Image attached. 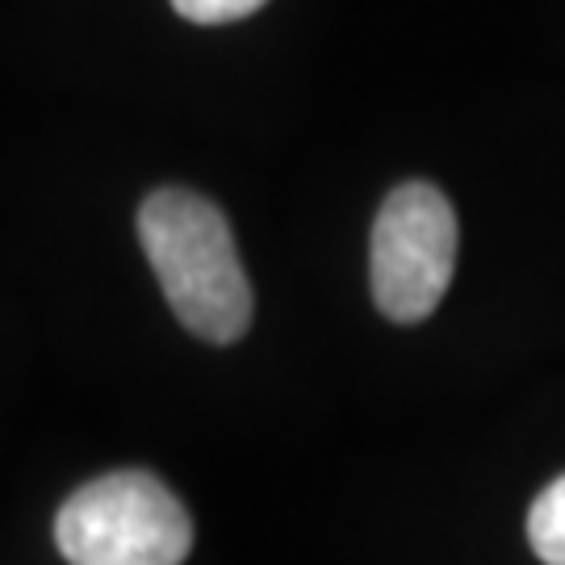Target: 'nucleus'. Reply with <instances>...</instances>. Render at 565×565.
<instances>
[{
    "instance_id": "f257e3e1",
    "label": "nucleus",
    "mask_w": 565,
    "mask_h": 565,
    "mask_svg": "<svg viewBox=\"0 0 565 565\" xmlns=\"http://www.w3.org/2000/svg\"><path fill=\"white\" fill-rule=\"evenodd\" d=\"M139 243L168 306L198 340L235 343L252 327V281L218 205L193 189H156L139 210Z\"/></svg>"
},
{
    "instance_id": "f03ea898",
    "label": "nucleus",
    "mask_w": 565,
    "mask_h": 565,
    "mask_svg": "<svg viewBox=\"0 0 565 565\" xmlns=\"http://www.w3.org/2000/svg\"><path fill=\"white\" fill-rule=\"evenodd\" d=\"M55 545L67 565H184L193 520L156 473L118 469L60 507Z\"/></svg>"
},
{
    "instance_id": "7ed1b4c3",
    "label": "nucleus",
    "mask_w": 565,
    "mask_h": 565,
    "mask_svg": "<svg viewBox=\"0 0 565 565\" xmlns=\"http://www.w3.org/2000/svg\"><path fill=\"white\" fill-rule=\"evenodd\" d=\"M457 210L436 184H398L377 210L369 243L373 302L390 323H424L457 268Z\"/></svg>"
},
{
    "instance_id": "20e7f679",
    "label": "nucleus",
    "mask_w": 565,
    "mask_h": 565,
    "mask_svg": "<svg viewBox=\"0 0 565 565\" xmlns=\"http://www.w3.org/2000/svg\"><path fill=\"white\" fill-rule=\"evenodd\" d=\"M527 545L545 565H565V473L553 478L527 511Z\"/></svg>"
},
{
    "instance_id": "39448f33",
    "label": "nucleus",
    "mask_w": 565,
    "mask_h": 565,
    "mask_svg": "<svg viewBox=\"0 0 565 565\" xmlns=\"http://www.w3.org/2000/svg\"><path fill=\"white\" fill-rule=\"evenodd\" d=\"M264 4L268 0H172V9L184 21H198V25H226V21L252 18Z\"/></svg>"
}]
</instances>
